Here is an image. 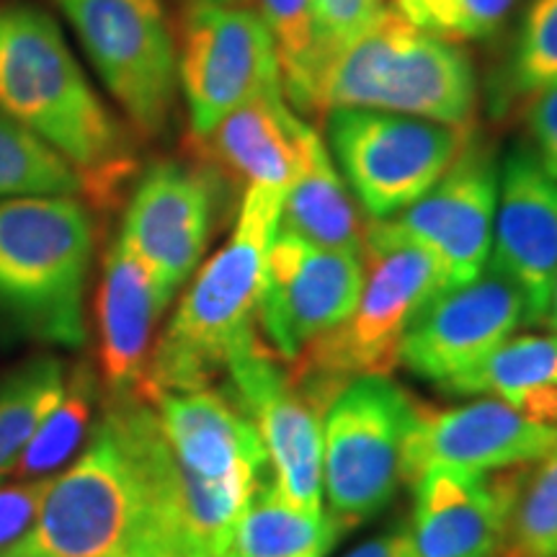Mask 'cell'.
Returning <instances> with one entry per match:
<instances>
[{"mask_svg":"<svg viewBox=\"0 0 557 557\" xmlns=\"http://www.w3.org/2000/svg\"><path fill=\"white\" fill-rule=\"evenodd\" d=\"M101 408L86 447L52 478L37 521L11 547L47 557L194 553L156 406L127 395Z\"/></svg>","mask_w":557,"mask_h":557,"instance_id":"obj_1","label":"cell"},{"mask_svg":"<svg viewBox=\"0 0 557 557\" xmlns=\"http://www.w3.org/2000/svg\"><path fill=\"white\" fill-rule=\"evenodd\" d=\"M0 111L65 158L94 201L114 199L135 171L127 129L34 5H0Z\"/></svg>","mask_w":557,"mask_h":557,"instance_id":"obj_2","label":"cell"},{"mask_svg":"<svg viewBox=\"0 0 557 557\" xmlns=\"http://www.w3.org/2000/svg\"><path fill=\"white\" fill-rule=\"evenodd\" d=\"M282 189L248 186L225 246L191 278L158 338L143 395L212 387L230 361L261 338L256 325L267 250L282 222Z\"/></svg>","mask_w":557,"mask_h":557,"instance_id":"obj_3","label":"cell"},{"mask_svg":"<svg viewBox=\"0 0 557 557\" xmlns=\"http://www.w3.org/2000/svg\"><path fill=\"white\" fill-rule=\"evenodd\" d=\"M148 400L171 451L186 540L194 553L222 557L243 508L271 475L259 431L230 395L212 387Z\"/></svg>","mask_w":557,"mask_h":557,"instance_id":"obj_4","label":"cell"},{"mask_svg":"<svg viewBox=\"0 0 557 557\" xmlns=\"http://www.w3.org/2000/svg\"><path fill=\"white\" fill-rule=\"evenodd\" d=\"M94 222L75 197L0 199V315L52 346L86 344Z\"/></svg>","mask_w":557,"mask_h":557,"instance_id":"obj_5","label":"cell"},{"mask_svg":"<svg viewBox=\"0 0 557 557\" xmlns=\"http://www.w3.org/2000/svg\"><path fill=\"white\" fill-rule=\"evenodd\" d=\"M442 287L447 278L426 248L393 233L382 220H369L357 305L344 323L287 364L292 380L331 406L351 380L389 377L400 364L408 325Z\"/></svg>","mask_w":557,"mask_h":557,"instance_id":"obj_6","label":"cell"},{"mask_svg":"<svg viewBox=\"0 0 557 557\" xmlns=\"http://www.w3.org/2000/svg\"><path fill=\"white\" fill-rule=\"evenodd\" d=\"M320 114L372 109L421 120L472 124L478 75L470 54L382 5L320 83Z\"/></svg>","mask_w":557,"mask_h":557,"instance_id":"obj_7","label":"cell"},{"mask_svg":"<svg viewBox=\"0 0 557 557\" xmlns=\"http://www.w3.org/2000/svg\"><path fill=\"white\" fill-rule=\"evenodd\" d=\"M329 145L369 220L408 209L455 163L472 124H447L372 109H331Z\"/></svg>","mask_w":557,"mask_h":557,"instance_id":"obj_8","label":"cell"},{"mask_svg":"<svg viewBox=\"0 0 557 557\" xmlns=\"http://www.w3.org/2000/svg\"><path fill=\"white\" fill-rule=\"evenodd\" d=\"M418 400L389 377H359L323 418V493L348 532L393 504Z\"/></svg>","mask_w":557,"mask_h":557,"instance_id":"obj_9","label":"cell"},{"mask_svg":"<svg viewBox=\"0 0 557 557\" xmlns=\"http://www.w3.org/2000/svg\"><path fill=\"white\" fill-rule=\"evenodd\" d=\"M132 127L158 137L178 90V52L160 0H54Z\"/></svg>","mask_w":557,"mask_h":557,"instance_id":"obj_10","label":"cell"},{"mask_svg":"<svg viewBox=\"0 0 557 557\" xmlns=\"http://www.w3.org/2000/svg\"><path fill=\"white\" fill-rule=\"evenodd\" d=\"M176 52L178 88L197 137L256 96L282 88L274 39L256 9L197 0L184 16Z\"/></svg>","mask_w":557,"mask_h":557,"instance_id":"obj_11","label":"cell"},{"mask_svg":"<svg viewBox=\"0 0 557 557\" xmlns=\"http://www.w3.org/2000/svg\"><path fill=\"white\" fill-rule=\"evenodd\" d=\"M227 395L259 431L274 487L302 511H323V418L318 395L289 377V367L259 338L230 361Z\"/></svg>","mask_w":557,"mask_h":557,"instance_id":"obj_12","label":"cell"},{"mask_svg":"<svg viewBox=\"0 0 557 557\" xmlns=\"http://www.w3.org/2000/svg\"><path fill=\"white\" fill-rule=\"evenodd\" d=\"M364 256L320 248L278 225L263 263L256 325L284 364L338 323L357 305Z\"/></svg>","mask_w":557,"mask_h":557,"instance_id":"obj_13","label":"cell"},{"mask_svg":"<svg viewBox=\"0 0 557 557\" xmlns=\"http://www.w3.org/2000/svg\"><path fill=\"white\" fill-rule=\"evenodd\" d=\"M527 323V302L493 261L475 278L442 287L418 310L400 348V364L444 387L478 367Z\"/></svg>","mask_w":557,"mask_h":557,"instance_id":"obj_14","label":"cell"},{"mask_svg":"<svg viewBox=\"0 0 557 557\" xmlns=\"http://www.w3.org/2000/svg\"><path fill=\"white\" fill-rule=\"evenodd\" d=\"M500 163L491 145L470 137L449 171L421 199L382 220L434 256L449 284L475 278L491 261Z\"/></svg>","mask_w":557,"mask_h":557,"instance_id":"obj_15","label":"cell"},{"mask_svg":"<svg viewBox=\"0 0 557 557\" xmlns=\"http://www.w3.org/2000/svg\"><path fill=\"white\" fill-rule=\"evenodd\" d=\"M557 449V426L534 421L504 400L483 398L459 408H434L418 400L406 438L403 480L431 468L496 472L537 462Z\"/></svg>","mask_w":557,"mask_h":557,"instance_id":"obj_16","label":"cell"},{"mask_svg":"<svg viewBox=\"0 0 557 557\" xmlns=\"http://www.w3.org/2000/svg\"><path fill=\"white\" fill-rule=\"evenodd\" d=\"M214 222V186L207 173L181 163L152 165L127 201L120 238L173 299L197 271Z\"/></svg>","mask_w":557,"mask_h":557,"instance_id":"obj_17","label":"cell"},{"mask_svg":"<svg viewBox=\"0 0 557 557\" xmlns=\"http://www.w3.org/2000/svg\"><path fill=\"white\" fill-rule=\"evenodd\" d=\"M491 261L524 295L527 323H547L557 278V178L527 143L513 145L500 163Z\"/></svg>","mask_w":557,"mask_h":557,"instance_id":"obj_18","label":"cell"},{"mask_svg":"<svg viewBox=\"0 0 557 557\" xmlns=\"http://www.w3.org/2000/svg\"><path fill=\"white\" fill-rule=\"evenodd\" d=\"M527 465L496 472L431 468L410 487L408 524L416 557H496Z\"/></svg>","mask_w":557,"mask_h":557,"instance_id":"obj_19","label":"cell"},{"mask_svg":"<svg viewBox=\"0 0 557 557\" xmlns=\"http://www.w3.org/2000/svg\"><path fill=\"white\" fill-rule=\"evenodd\" d=\"M169 305L152 271L120 238L111 243L96 297L103 398L143 395L152 333Z\"/></svg>","mask_w":557,"mask_h":557,"instance_id":"obj_20","label":"cell"},{"mask_svg":"<svg viewBox=\"0 0 557 557\" xmlns=\"http://www.w3.org/2000/svg\"><path fill=\"white\" fill-rule=\"evenodd\" d=\"M278 225L320 248L364 256L367 225L359 218L354 194L333 163L329 145L299 116L295 120V171Z\"/></svg>","mask_w":557,"mask_h":557,"instance_id":"obj_21","label":"cell"},{"mask_svg":"<svg viewBox=\"0 0 557 557\" xmlns=\"http://www.w3.org/2000/svg\"><path fill=\"white\" fill-rule=\"evenodd\" d=\"M295 120L284 90H269L243 103L209 135L199 137L207 156L230 178L248 186L287 191L295 171Z\"/></svg>","mask_w":557,"mask_h":557,"instance_id":"obj_22","label":"cell"},{"mask_svg":"<svg viewBox=\"0 0 557 557\" xmlns=\"http://www.w3.org/2000/svg\"><path fill=\"white\" fill-rule=\"evenodd\" d=\"M442 389L449 395H487L557 426V333L511 336Z\"/></svg>","mask_w":557,"mask_h":557,"instance_id":"obj_23","label":"cell"},{"mask_svg":"<svg viewBox=\"0 0 557 557\" xmlns=\"http://www.w3.org/2000/svg\"><path fill=\"white\" fill-rule=\"evenodd\" d=\"M348 532L331 511H302L287 504L263 478L235 521L222 557H329Z\"/></svg>","mask_w":557,"mask_h":557,"instance_id":"obj_24","label":"cell"},{"mask_svg":"<svg viewBox=\"0 0 557 557\" xmlns=\"http://www.w3.org/2000/svg\"><path fill=\"white\" fill-rule=\"evenodd\" d=\"M99 400H103V393L94 369L78 364L67 372L65 393L41 421L13 472L24 480L58 475V470L73 462L78 449L86 447L96 426L94 413Z\"/></svg>","mask_w":557,"mask_h":557,"instance_id":"obj_25","label":"cell"},{"mask_svg":"<svg viewBox=\"0 0 557 557\" xmlns=\"http://www.w3.org/2000/svg\"><path fill=\"white\" fill-rule=\"evenodd\" d=\"M67 385L65 361L45 354L0 380V480L16 470L47 413L58 406Z\"/></svg>","mask_w":557,"mask_h":557,"instance_id":"obj_26","label":"cell"},{"mask_svg":"<svg viewBox=\"0 0 557 557\" xmlns=\"http://www.w3.org/2000/svg\"><path fill=\"white\" fill-rule=\"evenodd\" d=\"M256 13L274 39L284 99L302 114H320L315 0H256Z\"/></svg>","mask_w":557,"mask_h":557,"instance_id":"obj_27","label":"cell"},{"mask_svg":"<svg viewBox=\"0 0 557 557\" xmlns=\"http://www.w3.org/2000/svg\"><path fill=\"white\" fill-rule=\"evenodd\" d=\"M78 194L81 178L67 160L0 111V199Z\"/></svg>","mask_w":557,"mask_h":557,"instance_id":"obj_28","label":"cell"},{"mask_svg":"<svg viewBox=\"0 0 557 557\" xmlns=\"http://www.w3.org/2000/svg\"><path fill=\"white\" fill-rule=\"evenodd\" d=\"M557 542V449L529 462L496 557H549Z\"/></svg>","mask_w":557,"mask_h":557,"instance_id":"obj_29","label":"cell"},{"mask_svg":"<svg viewBox=\"0 0 557 557\" xmlns=\"http://www.w3.org/2000/svg\"><path fill=\"white\" fill-rule=\"evenodd\" d=\"M393 9L436 37L487 39L506 24L517 0H393Z\"/></svg>","mask_w":557,"mask_h":557,"instance_id":"obj_30","label":"cell"},{"mask_svg":"<svg viewBox=\"0 0 557 557\" xmlns=\"http://www.w3.org/2000/svg\"><path fill=\"white\" fill-rule=\"evenodd\" d=\"M508 83L529 99L557 83V0H529L513 45Z\"/></svg>","mask_w":557,"mask_h":557,"instance_id":"obj_31","label":"cell"},{"mask_svg":"<svg viewBox=\"0 0 557 557\" xmlns=\"http://www.w3.org/2000/svg\"><path fill=\"white\" fill-rule=\"evenodd\" d=\"M52 478L18 480L0 487V549L16 545L37 521Z\"/></svg>","mask_w":557,"mask_h":557,"instance_id":"obj_32","label":"cell"},{"mask_svg":"<svg viewBox=\"0 0 557 557\" xmlns=\"http://www.w3.org/2000/svg\"><path fill=\"white\" fill-rule=\"evenodd\" d=\"M527 127L542 169L557 178V83L529 99Z\"/></svg>","mask_w":557,"mask_h":557,"instance_id":"obj_33","label":"cell"},{"mask_svg":"<svg viewBox=\"0 0 557 557\" xmlns=\"http://www.w3.org/2000/svg\"><path fill=\"white\" fill-rule=\"evenodd\" d=\"M344 557H416L413 547H410L408 524H398L382 532L380 537L361 542L359 547H354Z\"/></svg>","mask_w":557,"mask_h":557,"instance_id":"obj_34","label":"cell"},{"mask_svg":"<svg viewBox=\"0 0 557 557\" xmlns=\"http://www.w3.org/2000/svg\"><path fill=\"white\" fill-rule=\"evenodd\" d=\"M547 323H549V329H553V331L557 333V278H555V287H553V299H549Z\"/></svg>","mask_w":557,"mask_h":557,"instance_id":"obj_35","label":"cell"},{"mask_svg":"<svg viewBox=\"0 0 557 557\" xmlns=\"http://www.w3.org/2000/svg\"><path fill=\"white\" fill-rule=\"evenodd\" d=\"M0 557H47V555H37V553H18V549L5 547V549H0Z\"/></svg>","mask_w":557,"mask_h":557,"instance_id":"obj_36","label":"cell"},{"mask_svg":"<svg viewBox=\"0 0 557 557\" xmlns=\"http://www.w3.org/2000/svg\"><path fill=\"white\" fill-rule=\"evenodd\" d=\"M199 3H220V5H240L243 0H199Z\"/></svg>","mask_w":557,"mask_h":557,"instance_id":"obj_37","label":"cell"},{"mask_svg":"<svg viewBox=\"0 0 557 557\" xmlns=\"http://www.w3.org/2000/svg\"><path fill=\"white\" fill-rule=\"evenodd\" d=\"M160 557H209V555H199V553H165Z\"/></svg>","mask_w":557,"mask_h":557,"instance_id":"obj_38","label":"cell"},{"mask_svg":"<svg viewBox=\"0 0 557 557\" xmlns=\"http://www.w3.org/2000/svg\"><path fill=\"white\" fill-rule=\"evenodd\" d=\"M549 557H557V542H555V547H553V553H549Z\"/></svg>","mask_w":557,"mask_h":557,"instance_id":"obj_39","label":"cell"}]
</instances>
